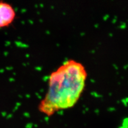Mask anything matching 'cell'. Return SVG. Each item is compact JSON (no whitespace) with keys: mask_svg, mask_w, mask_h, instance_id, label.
Instances as JSON below:
<instances>
[{"mask_svg":"<svg viewBox=\"0 0 128 128\" xmlns=\"http://www.w3.org/2000/svg\"><path fill=\"white\" fill-rule=\"evenodd\" d=\"M87 77L81 62L74 59L64 62L49 75L47 92L38 106L40 112L51 116L73 107L84 90Z\"/></svg>","mask_w":128,"mask_h":128,"instance_id":"1","label":"cell"},{"mask_svg":"<svg viewBox=\"0 0 128 128\" xmlns=\"http://www.w3.org/2000/svg\"><path fill=\"white\" fill-rule=\"evenodd\" d=\"M16 17L14 6L9 3L0 1V29L9 26Z\"/></svg>","mask_w":128,"mask_h":128,"instance_id":"2","label":"cell"},{"mask_svg":"<svg viewBox=\"0 0 128 128\" xmlns=\"http://www.w3.org/2000/svg\"></svg>","mask_w":128,"mask_h":128,"instance_id":"3","label":"cell"}]
</instances>
